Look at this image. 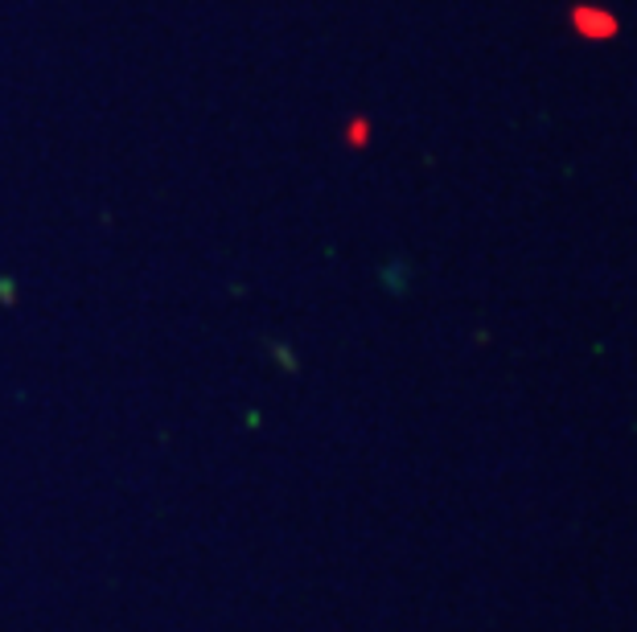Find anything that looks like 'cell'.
I'll return each mask as SVG.
<instances>
[{
    "label": "cell",
    "instance_id": "1",
    "mask_svg": "<svg viewBox=\"0 0 637 632\" xmlns=\"http://www.w3.org/2000/svg\"><path fill=\"white\" fill-rule=\"evenodd\" d=\"M572 29L588 41H609V38H617L621 25L609 9H597V4H576V9H572Z\"/></svg>",
    "mask_w": 637,
    "mask_h": 632
},
{
    "label": "cell",
    "instance_id": "2",
    "mask_svg": "<svg viewBox=\"0 0 637 632\" xmlns=\"http://www.w3.org/2000/svg\"><path fill=\"white\" fill-rule=\"evenodd\" d=\"M366 140H371V124H366V119H354V124H350V144H366Z\"/></svg>",
    "mask_w": 637,
    "mask_h": 632
}]
</instances>
